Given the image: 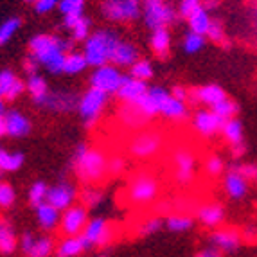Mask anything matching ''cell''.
I'll list each match as a JSON object with an SVG mask.
<instances>
[{
	"label": "cell",
	"instance_id": "cell-31",
	"mask_svg": "<svg viewBox=\"0 0 257 257\" xmlns=\"http://www.w3.org/2000/svg\"><path fill=\"white\" fill-rule=\"evenodd\" d=\"M150 49L157 58L166 60L171 52V31L169 27L151 31L150 35Z\"/></svg>",
	"mask_w": 257,
	"mask_h": 257
},
{
	"label": "cell",
	"instance_id": "cell-13",
	"mask_svg": "<svg viewBox=\"0 0 257 257\" xmlns=\"http://www.w3.org/2000/svg\"><path fill=\"white\" fill-rule=\"evenodd\" d=\"M18 248L26 257H51L56 250V241L51 236H35L31 232H24L18 239Z\"/></svg>",
	"mask_w": 257,
	"mask_h": 257
},
{
	"label": "cell",
	"instance_id": "cell-5",
	"mask_svg": "<svg viewBox=\"0 0 257 257\" xmlns=\"http://www.w3.org/2000/svg\"><path fill=\"white\" fill-rule=\"evenodd\" d=\"M160 194L159 178L150 171H139L132 176L126 185V198L133 207L144 209L157 202Z\"/></svg>",
	"mask_w": 257,
	"mask_h": 257
},
{
	"label": "cell",
	"instance_id": "cell-29",
	"mask_svg": "<svg viewBox=\"0 0 257 257\" xmlns=\"http://www.w3.org/2000/svg\"><path fill=\"white\" fill-rule=\"evenodd\" d=\"M139 58H141V52H139L137 45L132 43L130 40L120 38V42L115 47V52H113V58H111V63L119 69H130Z\"/></svg>",
	"mask_w": 257,
	"mask_h": 257
},
{
	"label": "cell",
	"instance_id": "cell-10",
	"mask_svg": "<svg viewBox=\"0 0 257 257\" xmlns=\"http://www.w3.org/2000/svg\"><path fill=\"white\" fill-rule=\"evenodd\" d=\"M173 178L180 187H189L196 178L198 160L193 150L182 146L173 151Z\"/></svg>",
	"mask_w": 257,
	"mask_h": 257
},
{
	"label": "cell",
	"instance_id": "cell-14",
	"mask_svg": "<svg viewBox=\"0 0 257 257\" xmlns=\"http://www.w3.org/2000/svg\"><path fill=\"white\" fill-rule=\"evenodd\" d=\"M77 198H79L77 187L70 180H58L56 184L49 185L47 202L61 212L77 203Z\"/></svg>",
	"mask_w": 257,
	"mask_h": 257
},
{
	"label": "cell",
	"instance_id": "cell-37",
	"mask_svg": "<svg viewBox=\"0 0 257 257\" xmlns=\"http://www.w3.org/2000/svg\"><path fill=\"white\" fill-rule=\"evenodd\" d=\"M119 119L122 120V124L128 126L130 130L142 128L146 124L148 117L139 110L137 106H130V104H122L119 110Z\"/></svg>",
	"mask_w": 257,
	"mask_h": 257
},
{
	"label": "cell",
	"instance_id": "cell-23",
	"mask_svg": "<svg viewBox=\"0 0 257 257\" xmlns=\"http://www.w3.org/2000/svg\"><path fill=\"white\" fill-rule=\"evenodd\" d=\"M26 92V81L20 79L13 70H0V95L4 101H17Z\"/></svg>",
	"mask_w": 257,
	"mask_h": 257
},
{
	"label": "cell",
	"instance_id": "cell-36",
	"mask_svg": "<svg viewBox=\"0 0 257 257\" xmlns=\"http://www.w3.org/2000/svg\"><path fill=\"white\" fill-rule=\"evenodd\" d=\"M88 69V63H86V58L83 56L81 51H70L67 52L63 60V74L65 76H77V74H83Z\"/></svg>",
	"mask_w": 257,
	"mask_h": 257
},
{
	"label": "cell",
	"instance_id": "cell-3",
	"mask_svg": "<svg viewBox=\"0 0 257 257\" xmlns=\"http://www.w3.org/2000/svg\"><path fill=\"white\" fill-rule=\"evenodd\" d=\"M72 167L83 185H99L108 176V155L86 142H79L72 155Z\"/></svg>",
	"mask_w": 257,
	"mask_h": 257
},
{
	"label": "cell",
	"instance_id": "cell-46",
	"mask_svg": "<svg viewBox=\"0 0 257 257\" xmlns=\"http://www.w3.org/2000/svg\"><path fill=\"white\" fill-rule=\"evenodd\" d=\"M86 0H60L58 11L61 17H72V15H85Z\"/></svg>",
	"mask_w": 257,
	"mask_h": 257
},
{
	"label": "cell",
	"instance_id": "cell-16",
	"mask_svg": "<svg viewBox=\"0 0 257 257\" xmlns=\"http://www.w3.org/2000/svg\"><path fill=\"white\" fill-rule=\"evenodd\" d=\"M225 120L218 117L210 108H200L193 117V130L203 139H214L221 135V128Z\"/></svg>",
	"mask_w": 257,
	"mask_h": 257
},
{
	"label": "cell",
	"instance_id": "cell-22",
	"mask_svg": "<svg viewBox=\"0 0 257 257\" xmlns=\"http://www.w3.org/2000/svg\"><path fill=\"white\" fill-rule=\"evenodd\" d=\"M209 241L221 253H232L241 246L243 237L234 228H218V230H212V234L209 236Z\"/></svg>",
	"mask_w": 257,
	"mask_h": 257
},
{
	"label": "cell",
	"instance_id": "cell-17",
	"mask_svg": "<svg viewBox=\"0 0 257 257\" xmlns=\"http://www.w3.org/2000/svg\"><path fill=\"white\" fill-rule=\"evenodd\" d=\"M250 191L248 180L243 176V173L237 169L236 164H232L228 167L225 175H223V193L228 200H234V202H239L243 200Z\"/></svg>",
	"mask_w": 257,
	"mask_h": 257
},
{
	"label": "cell",
	"instance_id": "cell-38",
	"mask_svg": "<svg viewBox=\"0 0 257 257\" xmlns=\"http://www.w3.org/2000/svg\"><path fill=\"white\" fill-rule=\"evenodd\" d=\"M79 198H81L83 205L88 210H92V209H99V207L103 205L104 200H106V194H104V191L99 185H85Z\"/></svg>",
	"mask_w": 257,
	"mask_h": 257
},
{
	"label": "cell",
	"instance_id": "cell-7",
	"mask_svg": "<svg viewBox=\"0 0 257 257\" xmlns=\"http://www.w3.org/2000/svg\"><path fill=\"white\" fill-rule=\"evenodd\" d=\"M142 18L148 29H162L171 27L178 20L176 8H173L167 0H142Z\"/></svg>",
	"mask_w": 257,
	"mask_h": 257
},
{
	"label": "cell",
	"instance_id": "cell-60",
	"mask_svg": "<svg viewBox=\"0 0 257 257\" xmlns=\"http://www.w3.org/2000/svg\"><path fill=\"white\" fill-rule=\"evenodd\" d=\"M253 20H255V31H257V9H255V15H253Z\"/></svg>",
	"mask_w": 257,
	"mask_h": 257
},
{
	"label": "cell",
	"instance_id": "cell-25",
	"mask_svg": "<svg viewBox=\"0 0 257 257\" xmlns=\"http://www.w3.org/2000/svg\"><path fill=\"white\" fill-rule=\"evenodd\" d=\"M63 27L69 33L70 42H85L92 33V20L85 15L63 17Z\"/></svg>",
	"mask_w": 257,
	"mask_h": 257
},
{
	"label": "cell",
	"instance_id": "cell-52",
	"mask_svg": "<svg viewBox=\"0 0 257 257\" xmlns=\"http://www.w3.org/2000/svg\"><path fill=\"white\" fill-rule=\"evenodd\" d=\"M60 4V0H36L35 2V11L38 15H47L54 11Z\"/></svg>",
	"mask_w": 257,
	"mask_h": 257
},
{
	"label": "cell",
	"instance_id": "cell-35",
	"mask_svg": "<svg viewBox=\"0 0 257 257\" xmlns=\"http://www.w3.org/2000/svg\"><path fill=\"white\" fill-rule=\"evenodd\" d=\"M26 162V157L22 151H9L0 146V171L2 173H17Z\"/></svg>",
	"mask_w": 257,
	"mask_h": 257
},
{
	"label": "cell",
	"instance_id": "cell-20",
	"mask_svg": "<svg viewBox=\"0 0 257 257\" xmlns=\"http://www.w3.org/2000/svg\"><path fill=\"white\" fill-rule=\"evenodd\" d=\"M33 130L29 117L20 110H8L4 111V132L6 137L11 139H24Z\"/></svg>",
	"mask_w": 257,
	"mask_h": 257
},
{
	"label": "cell",
	"instance_id": "cell-27",
	"mask_svg": "<svg viewBox=\"0 0 257 257\" xmlns=\"http://www.w3.org/2000/svg\"><path fill=\"white\" fill-rule=\"evenodd\" d=\"M225 218H227V212H225L221 203L218 202L203 203L196 210V219L207 228H218L225 221Z\"/></svg>",
	"mask_w": 257,
	"mask_h": 257
},
{
	"label": "cell",
	"instance_id": "cell-9",
	"mask_svg": "<svg viewBox=\"0 0 257 257\" xmlns=\"http://www.w3.org/2000/svg\"><path fill=\"white\" fill-rule=\"evenodd\" d=\"M164 135L157 130H142L128 141V153L137 160H150L162 151Z\"/></svg>",
	"mask_w": 257,
	"mask_h": 257
},
{
	"label": "cell",
	"instance_id": "cell-1",
	"mask_svg": "<svg viewBox=\"0 0 257 257\" xmlns=\"http://www.w3.org/2000/svg\"><path fill=\"white\" fill-rule=\"evenodd\" d=\"M137 108L148 119L160 115L173 122H182L189 117L187 103L173 97L171 90H167L166 86L160 85H150L146 95L141 99Z\"/></svg>",
	"mask_w": 257,
	"mask_h": 257
},
{
	"label": "cell",
	"instance_id": "cell-44",
	"mask_svg": "<svg viewBox=\"0 0 257 257\" xmlns=\"http://www.w3.org/2000/svg\"><path fill=\"white\" fill-rule=\"evenodd\" d=\"M162 227H164V219L160 216H150V218L142 219L139 223L137 228H135V234L139 237H150L153 234H157Z\"/></svg>",
	"mask_w": 257,
	"mask_h": 257
},
{
	"label": "cell",
	"instance_id": "cell-42",
	"mask_svg": "<svg viewBox=\"0 0 257 257\" xmlns=\"http://www.w3.org/2000/svg\"><path fill=\"white\" fill-rule=\"evenodd\" d=\"M207 38L203 35H198V33H193V31H187L182 38V51L185 54H198L205 47Z\"/></svg>",
	"mask_w": 257,
	"mask_h": 257
},
{
	"label": "cell",
	"instance_id": "cell-15",
	"mask_svg": "<svg viewBox=\"0 0 257 257\" xmlns=\"http://www.w3.org/2000/svg\"><path fill=\"white\" fill-rule=\"evenodd\" d=\"M81 236L90 243L92 248L94 246H106L113 239V227L106 218L94 216V218L88 219Z\"/></svg>",
	"mask_w": 257,
	"mask_h": 257
},
{
	"label": "cell",
	"instance_id": "cell-12",
	"mask_svg": "<svg viewBox=\"0 0 257 257\" xmlns=\"http://www.w3.org/2000/svg\"><path fill=\"white\" fill-rule=\"evenodd\" d=\"M88 219H90V210L83 203H74L72 207L61 212L60 232L63 236H81Z\"/></svg>",
	"mask_w": 257,
	"mask_h": 257
},
{
	"label": "cell",
	"instance_id": "cell-26",
	"mask_svg": "<svg viewBox=\"0 0 257 257\" xmlns=\"http://www.w3.org/2000/svg\"><path fill=\"white\" fill-rule=\"evenodd\" d=\"M92 246L83 236H63L56 244V257H79L88 252Z\"/></svg>",
	"mask_w": 257,
	"mask_h": 257
},
{
	"label": "cell",
	"instance_id": "cell-57",
	"mask_svg": "<svg viewBox=\"0 0 257 257\" xmlns=\"http://www.w3.org/2000/svg\"><path fill=\"white\" fill-rule=\"evenodd\" d=\"M4 111H0V137H4Z\"/></svg>",
	"mask_w": 257,
	"mask_h": 257
},
{
	"label": "cell",
	"instance_id": "cell-53",
	"mask_svg": "<svg viewBox=\"0 0 257 257\" xmlns=\"http://www.w3.org/2000/svg\"><path fill=\"white\" fill-rule=\"evenodd\" d=\"M189 88L187 86H184V85H175L173 86V90H171V94H173V97H176L178 101H184V103H187L189 101Z\"/></svg>",
	"mask_w": 257,
	"mask_h": 257
},
{
	"label": "cell",
	"instance_id": "cell-18",
	"mask_svg": "<svg viewBox=\"0 0 257 257\" xmlns=\"http://www.w3.org/2000/svg\"><path fill=\"white\" fill-rule=\"evenodd\" d=\"M221 137L225 139V142L230 148V153L234 159H241L244 153H246V144H244V132L243 124L237 117L234 119H228L223 122L221 128Z\"/></svg>",
	"mask_w": 257,
	"mask_h": 257
},
{
	"label": "cell",
	"instance_id": "cell-47",
	"mask_svg": "<svg viewBox=\"0 0 257 257\" xmlns=\"http://www.w3.org/2000/svg\"><path fill=\"white\" fill-rule=\"evenodd\" d=\"M17 202V191L11 184L0 180V209H11Z\"/></svg>",
	"mask_w": 257,
	"mask_h": 257
},
{
	"label": "cell",
	"instance_id": "cell-49",
	"mask_svg": "<svg viewBox=\"0 0 257 257\" xmlns=\"http://www.w3.org/2000/svg\"><path fill=\"white\" fill-rule=\"evenodd\" d=\"M207 40H210V42H214V43H219V45H223V43L227 42V35H225V29H223L221 22L216 20V18L212 20L209 31H207Z\"/></svg>",
	"mask_w": 257,
	"mask_h": 257
},
{
	"label": "cell",
	"instance_id": "cell-48",
	"mask_svg": "<svg viewBox=\"0 0 257 257\" xmlns=\"http://www.w3.org/2000/svg\"><path fill=\"white\" fill-rule=\"evenodd\" d=\"M128 162L122 155H110L108 157V176H120L126 171Z\"/></svg>",
	"mask_w": 257,
	"mask_h": 257
},
{
	"label": "cell",
	"instance_id": "cell-61",
	"mask_svg": "<svg viewBox=\"0 0 257 257\" xmlns=\"http://www.w3.org/2000/svg\"><path fill=\"white\" fill-rule=\"evenodd\" d=\"M22 2H29V4H35L36 0H22Z\"/></svg>",
	"mask_w": 257,
	"mask_h": 257
},
{
	"label": "cell",
	"instance_id": "cell-30",
	"mask_svg": "<svg viewBox=\"0 0 257 257\" xmlns=\"http://www.w3.org/2000/svg\"><path fill=\"white\" fill-rule=\"evenodd\" d=\"M35 210H36V223H38V227L43 232H52L56 228H60L61 210L52 207L49 202H43Z\"/></svg>",
	"mask_w": 257,
	"mask_h": 257
},
{
	"label": "cell",
	"instance_id": "cell-4",
	"mask_svg": "<svg viewBox=\"0 0 257 257\" xmlns=\"http://www.w3.org/2000/svg\"><path fill=\"white\" fill-rule=\"evenodd\" d=\"M120 42V36L111 29H95L90 36L83 42V56L86 58L88 67L95 69L101 65L111 63L113 52H115L117 43Z\"/></svg>",
	"mask_w": 257,
	"mask_h": 257
},
{
	"label": "cell",
	"instance_id": "cell-28",
	"mask_svg": "<svg viewBox=\"0 0 257 257\" xmlns=\"http://www.w3.org/2000/svg\"><path fill=\"white\" fill-rule=\"evenodd\" d=\"M26 90L29 92L31 101L36 104V106L43 108L47 103V97L51 94V88H49V83L45 79V76L42 74H31L26 81Z\"/></svg>",
	"mask_w": 257,
	"mask_h": 257
},
{
	"label": "cell",
	"instance_id": "cell-21",
	"mask_svg": "<svg viewBox=\"0 0 257 257\" xmlns=\"http://www.w3.org/2000/svg\"><path fill=\"white\" fill-rule=\"evenodd\" d=\"M225 97H227V92L223 90L219 85H216V83L198 86V88H193V90L189 92V103L203 104L205 108H212L216 103H219Z\"/></svg>",
	"mask_w": 257,
	"mask_h": 257
},
{
	"label": "cell",
	"instance_id": "cell-51",
	"mask_svg": "<svg viewBox=\"0 0 257 257\" xmlns=\"http://www.w3.org/2000/svg\"><path fill=\"white\" fill-rule=\"evenodd\" d=\"M237 169L243 173V176L248 180V184H257V164H252V162H236Z\"/></svg>",
	"mask_w": 257,
	"mask_h": 257
},
{
	"label": "cell",
	"instance_id": "cell-8",
	"mask_svg": "<svg viewBox=\"0 0 257 257\" xmlns=\"http://www.w3.org/2000/svg\"><path fill=\"white\" fill-rule=\"evenodd\" d=\"M99 9L104 20L111 24H130L141 18L142 0H101Z\"/></svg>",
	"mask_w": 257,
	"mask_h": 257
},
{
	"label": "cell",
	"instance_id": "cell-58",
	"mask_svg": "<svg viewBox=\"0 0 257 257\" xmlns=\"http://www.w3.org/2000/svg\"><path fill=\"white\" fill-rule=\"evenodd\" d=\"M0 111H4V97L0 95Z\"/></svg>",
	"mask_w": 257,
	"mask_h": 257
},
{
	"label": "cell",
	"instance_id": "cell-32",
	"mask_svg": "<svg viewBox=\"0 0 257 257\" xmlns=\"http://www.w3.org/2000/svg\"><path fill=\"white\" fill-rule=\"evenodd\" d=\"M164 227L173 234H184L194 227V218L187 212H169L164 219Z\"/></svg>",
	"mask_w": 257,
	"mask_h": 257
},
{
	"label": "cell",
	"instance_id": "cell-6",
	"mask_svg": "<svg viewBox=\"0 0 257 257\" xmlns=\"http://www.w3.org/2000/svg\"><path fill=\"white\" fill-rule=\"evenodd\" d=\"M108 97H110L108 94L97 90V88H92V86L79 95L76 111L79 113V119L85 124V128H94L101 120L108 106Z\"/></svg>",
	"mask_w": 257,
	"mask_h": 257
},
{
	"label": "cell",
	"instance_id": "cell-54",
	"mask_svg": "<svg viewBox=\"0 0 257 257\" xmlns=\"http://www.w3.org/2000/svg\"><path fill=\"white\" fill-rule=\"evenodd\" d=\"M193 257H223V253L219 252L218 248H214L212 244H209V246H205V248H200L196 253H194Z\"/></svg>",
	"mask_w": 257,
	"mask_h": 257
},
{
	"label": "cell",
	"instance_id": "cell-40",
	"mask_svg": "<svg viewBox=\"0 0 257 257\" xmlns=\"http://www.w3.org/2000/svg\"><path fill=\"white\" fill-rule=\"evenodd\" d=\"M128 70H130L128 74L130 77H135V79H141V81H146V83L155 76L153 63L150 60H144V58H139Z\"/></svg>",
	"mask_w": 257,
	"mask_h": 257
},
{
	"label": "cell",
	"instance_id": "cell-34",
	"mask_svg": "<svg viewBox=\"0 0 257 257\" xmlns=\"http://www.w3.org/2000/svg\"><path fill=\"white\" fill-rule=\"evenodd\" d=\"M18 248V237L15 227L6 219H0V253H13Z\"/></svg>",
	"mask_w": 257,
	"mask_h": 257
},
{
	"label": "cell",
	"instance_id": "cell-39",
	"mask_svg": "<svg viewBox=\"0 0 257 257\" xmlns=\"http://www.w3.org/2000/svg\"><path fill=\"white\" fill-rule=\"evenodd\" d=\"M203 171L209 178L216 180L219 176L225 175L227 171V164H225V159H223L219 153H209L203 160Z\"/></svg>",
	"mask_w": 257,
	"mask_h": 257
},
{
	"label": "cell",
	"instance_id": "cell-56",
	"mask_svg": "<svg viewBox=\"0 0 257 257\" xmlns=\"http://www.w3.org/2000/svg\"><path fill=\"white\" fill-rule=\"evenodd\" d=\"M202 4H203V8L209 11V13H212V11L218 8L219 2H218V0H202Z\"/></svg>",
	"mask_w": 257,
	"mask_h": 257
},
{
	"label": "cell",
	"instance_id": "cell-41",
	"mask_svg": "<svg viewBox=\"0 0 257 257\" xmlns=\"http://www.w3.org/2000/svg\"><path fill=\"white\" fill-rule=\"evenodd\" d=\"M20 29H22L20 17H11L2 22V24H0V47H2V45H8Z\"/></svg>",
	"mask_w": 257,
	"mask_h": 257
},
{
	"label": "cell",
	"instance_id": "cell-24",
	"mask_svg": "<svg viewBox=\"0 0 257 257\" xmlns=\"http://www.w3.org/2000/svg\"><path fill=\"white\" fill-rule=\"evenodd\" d=\"M77 101L79 95L69 90H58L49 94L47 103H45V110L49 111H58V113H70V111L77 110Z\"/></svg>",
	"mask_w": 257,
	"mask_h": 257
},
{
	"label": "cell",
	"instance_id": "cell-19",
	"mask_svg": "<svg viewBox=\"0 0 257 257\" xmlns=\"http://www.w3.org/2000/svg\"><path fill=\"white\" fill-rule=\"evenodd\" d=\"M148 85L146 81H141V79H135V77H130L126 74L124 81L120 85V88L117 90V99L120 101V104H130V106H137L141 103V99L146 95Z\"/></svg>",
	"mask_w": 257,
	"mask_h": 257
},
{
	"label": "cell",
	"instance_id": "cell-2",
	"mask_svg": "<svg viewBox=\"0 0 257 257\" xmlns=\"http://www.w3.org/2000/svg\"><path fill=\"white\" fill-rule=\"evenodd\" d=\"M72 51L70 40L56 35H35L29 40V56L52 76L63 74V60Z\"/></svg>",
	"mask_w": 257,
	"mask_h": 257
},
{
	"label": "cell",
	"instance_id": "cell-62",
	"mask_svg": "<svg viewBox=\"0 0 257 257\" xmlns=\"http://www.w3.org/2000/svg\"><path fill=\"white\" fill-rule=\"evenodd\" d=\"M2 175H4V173H2V171H0V178H2Z\"/></svg>",
	"mask_w": 257,
	"mask_h": 257
},
{
	"label": "cell",
	"instance_id": "cell-59",
	"mask_svg": "<svg viewBox=\"0 0 257 257\" xmlns=\"http://www.w3.org/2000/svg\"><path fill=\"white\" fill-rule=\"evenodd\" d=\"M92 257H108V253H103V252H101V253H95V255H92Z\"/></svg>",
	"mask_w": 257,
	"mask_h": 257
},
{
	"label": "cell",
	"instance_id": "cell-55",
	"mask_svg": "<svg viewBox=\"0 0 257 257\" xmlns=\"http://www.w3.org/2000/svg\"><path fill=\"white\" fill-rule=\"evenodd\" d=\"M40 69H42V67L38 65V61H36L35 58H31V56L27 54L26 61H24V70H26V72L31 76V74H38Z\"/></svg>",
	"mask_w": 257,
	"mask_h": 257
},
{
	"label": "cell",
	"instance_id": "cell-33",
	"mask_svg": "<svg viewBox=\"0 0 257 257\" xmlns=\"http://www.w3.org/2000/svg\"><path fill=\"white\" fill-rule=\"evenodd\" d=\"M214 18L210 17V13L203 8V4L193 11V15L187 18V26H189V31H193V33H198V35H203L207 38V31H209L210 24H212Z\"/></svg>",
	"mask_w": 257,
	"mask_h": 257
},
{
	"label": "cell",
	"instance_id": "cell-11",
	"mask_svg": "<svg viewBox=\"0 0 257 257\" xmlns=\"http://www.w3.org/2000/svg\"><path fill=\"white\" fill-rule=\"evenodd\" d=\"M124 77L126 74H122V69L115 67L113 63H106L101 65V67H95L92 70L88 83H90L92 88H97V90L111 95L117 94V90H119L122 81H124Z\"/></svg>",
	"mask_w": 257,
	"mask_h": 257
},
{
	"label": "cell",
	"instance_id": "cell-43",
	"mask_svg": "<svg viewBox=\"0 0 257 257\" xmlns=\"http://www.w3.org/2000/svg\"><path fill=\"white\" fill-rule=\"evenodd\" d=\"M210 110L214 111L218 117H221L223 120H228V119H234V117L239 113V104H237L234 99H230L227 95V97L221 99L219 103H216L214 106L210 108Z\"/></svg>",
	"mask_w": 257,
	"mask_h": 257
},
{
	"label": "cell",
	"instance_id": "cell-50",
	"mask_svg": "<svg viewBox=\"0 0 257 257\" xmlns=\"http://www.w3.org/2000/svg\"><path fill=\"white\" fill-rule=\"evenodd\" d=\"M200 6H202V0H180V2H178V8H176L178 18L187 20V18L193 15V11H196Z\"/></svg>",
	"mask_w": 257,
	"mask_h": 257
},
{
	"label": "cell",
	"instance_id": "cell-45",
	"mask_svg": "<svg viewBox=\"0 0 257 257\" xmlns=\"http://www.w3.org/2000/svg\"><path fill=\"white\" fill-rule=\"evenodd\" d=\"M47 191H49V185L43 180L35 182L29 187V191H27V202H29V205H33L36 209L43 202H47Z\"/></svg>",
	"mask_w": 257,
	"mask_h": 257
}]
</instances>
